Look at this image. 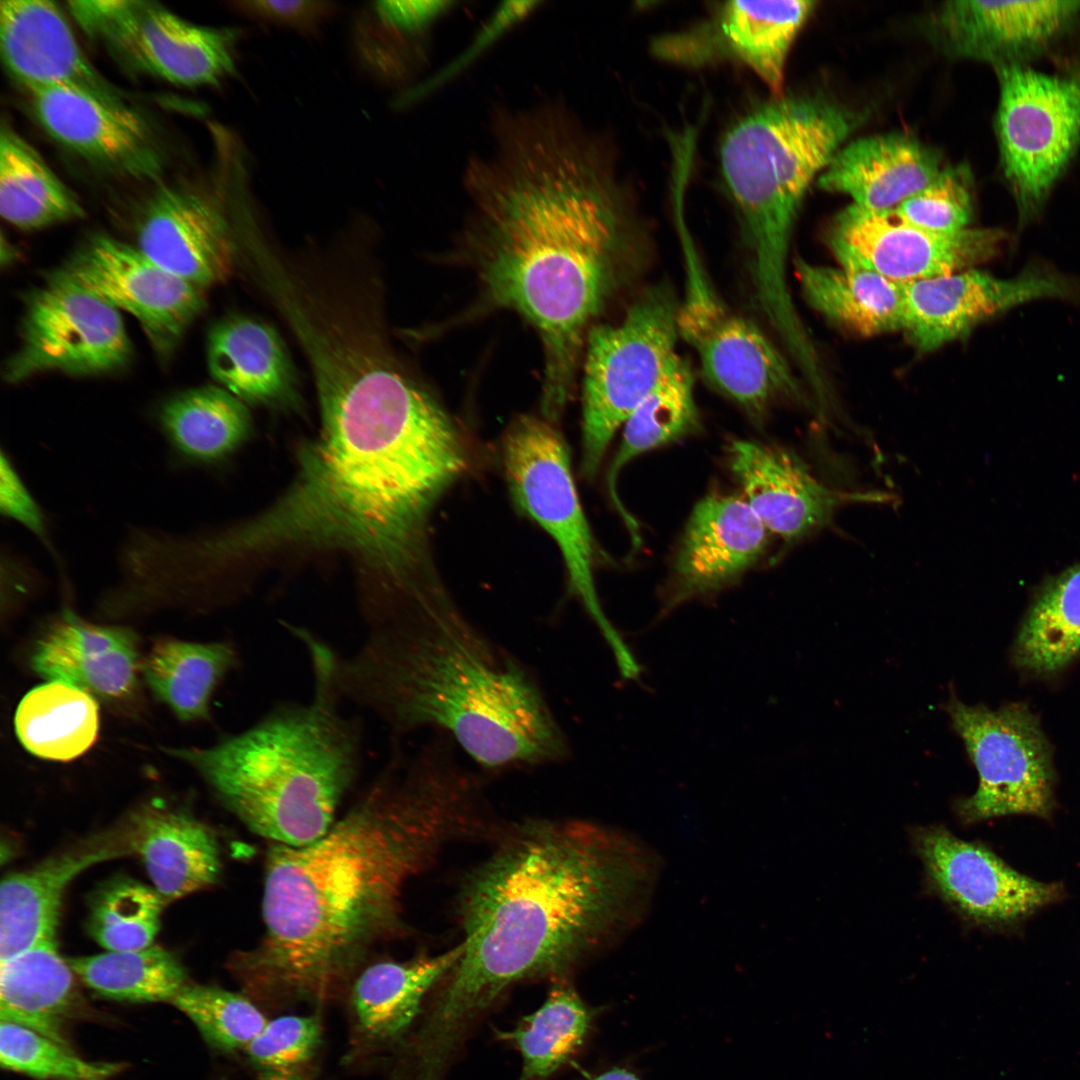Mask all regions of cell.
<instances>
[{
    "instance_id": "obj_1",
    "label": "cell",
    "mask_w": 1080,
    "mask_h": 1080,
    "mask_svg": "<svg viewBox=\"0 0 1080 1080\" xmlns=\"http://www.w3.org/2000/svg\"><path fill=\"white\" fill-rule=\"evenodd\" d=\"M315 376L318 436L296 479L250 521L211 532L222 566L288 547H334L370 567L364 607L384 612L445 583L429 542L432 512L467 470L466 442L446 411L376 347L338 325L303 341Z\"/></svg>"
},
{
    "instance_id": "obj_2",
    "label": "cell",
    "mask_w": 1080,
    "mask_h": 1080,
    "mask_svg": "<svg viewBox=\"0 0 1080 1080\" xmlns=\"http://www.w3.org/2000/svg\"><path fill=\"white\" fill-rule=\"evenodd\" d=\"M476 776L434 738L393 755L363 797L316 840L274 843L265 862L264 934L228 968L260 1007L346 996L377 944L403 930L402 896L451 840L485 824Z\"/></svg>"
},
{
    "instance_id": "obj_3",
    "label": "cell",
    "mask_w": 1080,
    "mask_h": 1080,
    "mask_svg": "<svg viewBox=\"0 0 1080 1080\" xmlns=\"http://www.w3.org/2000/svg\"><path fill=\"white\" fill-rule=\"evenodd\" d=\"M491 124L492 152L464 172L477 272L495 305L538 331L555 420L587 328L640 264L641 230L609 151L566 104L499 108Z\"/></svg>"
},
{
    "instance_id": "obj_4",
    "label": "cell",
    "mask_w": 1080,
    "mask_h": 1080,
    "mask_svg": "<svg viewBox=\"0 0 1080 1080\" xmlns=\"http://www.w3.org/2000/svg\"><path fill=\"white\" fill-rule=\"evenodd\" d=\"M655 875L647 851L576 819L527 820L504 833L464 882L465 951L419 1033L446 1059L474 1018L511 984L564 979L639 920Z\"/></svg>"
},
{
    "instance_id": "obj_5",
    "label": "cell",
    "mask_w": 1080,
    "mask_h": 1080,
    "mask_svg": "<svg viewBox=\"0 0 1080 1080\" xmlns=\"http://www.w3.org/2000/svg\"><path fill=\"white\" fill-rule=\"evenodd\" d=\"M329 671L342 701L394 736L438 730L487 770L557 763L570 753L534 674L451 594L369 630L349 656L331 648Z\"/></svg>"
},
{
    "instance_id": "obj_6",
    "label": "cell",
    "mask_w": 1080,
    "mask_h": 1080,
    "mask_svg": "<svg viewBox=\"0 0 1080 1080\" xmlns=\"http://www.w3.org/2000/svg\"><path fill=\"white\" fill-rule=\"evenodd\" d=\"M299 641L313 673L307 702L280 705L213 746L172 751L251 831L287 846L306 845L335 822L358 774L362 747L358 723L341 712L329 645L310 631Z\"/></svg>"
},
{
    "instance_id": "obj_7",
    "label": "cell",
    "mask_w": 1080,
    "mask_h": 1080,
    "mask_svg": "<svg viewBox=\"0 0 1080 1080\" xmlns=\"http://www.w3.org/2000/svg\"><path fill=\"white\" fill-rule=\"evenodd\" d=\"M679 301L666 284L645 289L616 324L591 327L582 391L581 474L592 478L617 430L676 356Z\"/></svg>"
},
{
    "instance_id": "obj_8",
    "label": "cell",
    "mask_w": 1080,
    "mask_h": 1080,
    "mask_svg": "<svg viewBox=\"0 0 1080 1080\" xmlns=\"http://www.w3.org/2000/svg\"><path fill=\"white\" fill-rule=\"evenodd\" d=\"M865 119L814 94H781L752 105L728 129L731 171L748 195L801 206L815 179Z\"/></svg>"
},
{
    "instance_id": "obj_9",
    "label": "cell",
    "mask_w": 1080,
    "mask_h": 1080,
    "mask_svg": "<svg viewBox=\"0 0 1080 1080\" xmlns=\"http://www.w3.org/2000/svg\"><path fill=\"white\" fill-rule=\"evenodd\" d=\"M502 458L515 503L554 539L566 565L570 592L596 624L615 659H625L631 651L607 619L597 595L593 537L560 433L544 416H519L504 434Z\"/></svg>"
},
{
    "instance_id": "obj_10",
    "label": "cell",
    "mask_w": 1080,
    "mask_h": 1080,
    "mask_svg": "<svg viewBox=\"0 0 1080 1080\" xmlns=\"http://www.w3.org/2000/svg\"><path fill=\"white\" fill-rule=\"evenodd\" d=\"M996 131L1020 225L1033 220L1080 144V75L997 67Z\"/></svg>"
},
{
    "instance_id": "obj_11",
    "label": "cell",
    "mask_w": 1080,
    "mask_h": 1080,
    "mask_svg": "<svg viewBox=\"0 0 1080 1080\" xmlns=\"http://www.w3.org/2000/svg\"><path fill=\"white\" fill-rule=\"evenodd\" d=\"M945 710L979 776L976 792L959 801L961 817L967 822L1015 814L1049 817L1055 805L1052 750L1028 706L1009 703L991 710L951 694Z\"/></svg>"
},
{
    "instance_id": "obj_12",
    "label": "cell",
    "mask_w": 1080,
    "mask_h": 1080,
    "mask_svg": "<svg viewBox=\"0 0 1080 1080\" xmlns=\"http://www.w3.org/2000/svg\"><path fill=\"white\" fill-rule=\"evenodd\" d=\"M682 252L685 289L678 331L696 352L707 382L754 417L781 397H801L784 355L756 324L722 301L695 246Z\"/></svg>"
},
{
    "instance_id": "obj_13",
    "label": "cell",
    "mask_w": 1080,
    "mask_h": 1080,
    "mask_svg": "<svg viewBox=\"0 0 1080 1080\" xmlns=\"http://www.w3.org/2000/svg\"><path fill=\"white\" fill-rule=\"evenodd\" d=\"M68 8L88 36L138 71L188 87L236 73L239 29L195 24L147 1H70Z\"/></svg>"
},
{
    "instance_id": "obj_14",
    "label": "cell",
    "mask_w": 1080,
    "mask_h": 1080,
    "mask_svg": "<svg viewBox=\"0 0 1080 1080\" xmlns=\"http://www.w3.org/2000/svg\"><path fill=\"white\" fill-rule=\"evenodd\" d=\"M131 356L119 310L62 268L27 296L21 342L4 377L17 383L47 371L97 375L124 367Z\"/></svg>"
},
{
    "instance_id": "obj_15",
    "label": "cell",
    "mask_w": 1080,
    "mask_h": 1080,
    "mask_svg": "<svg viewBox=\"0 0 1080 1080\" xmlns=\"http://www.w3.org/2000/svg\"><path fill=\"white\" fill-rule=\"evenodd\" d=\"M904 328L921 352L967 335L985 320L1042 298L1080 300V281L1042 261L1008 279L968 269L902 284Z\"/></svg>"
},
{
    "instance_id": "obj_16",
    "label": "cell",
    "mask_w": 1080,
    "mask_h": 1080,
    "mask_svg": "<svg viewBox=\"0 0 1080 1080\" xmlns=\"http://www.w3.org/2000/svg\"><path fill=\"white\" fill-rule=\"evenodd\" d=\"M237 141L223 142L215 190L160 187L137 224V248L170 273L205 289L232 272L235 242L224 207Z\"/></svg>"
},
{
    "instance_id": "obj_17",
    "label": "cell",
    "mask_w": 1080,
    "mask_h": 1080,
    "mask_svg": "<svg viewBox=\"0 0 1080 1080\" xmlns=\"http://www.w3.org/2000/svg\"><path fill=\"white\" fill-rule=\"evenodd\" d=\"M815 1H726L701 23L657 37L653 53L689 67L721 61L747 66L774 96L784 93L789 51Z\"/></svg>"
},
{
    "instance_id": "obj_18",
    "label": "cell",
    "mask_w": 1080,
    "mask_h": 1080,
    "mask_svg": "<svg viewBox=\"0 0 1080 1080\" xmlns=\"http://www.w3.org/2000/svg\"><path fill=\"white\" fill-rule=\"evenodd\" d=\"M63 269L118 310L133 315L161 355L174 349L206 304L204 289L107 235L91 237Z\"/></svg>"
},
{
    "instance_id": "obj_19",
    "label": "cell",
    "mask_w": 1080,
    "mask_h": 1080,
    "mask_svg": "<svg viewBox=\"0 0 1080 1080\" xmlns=\"http://www.w3.org/2000/svg\"><path fill=\"white\" fill-rule=\"evenodd\" d=\"M915 844L935 890L974 923L1012 927L1063 896L1061 884L1030 878L943 827L920 829Z\"/></svg>"
},
{
    "instance_id": "obj_20",
    "label": "cell",
    "mask_w": 1080,
    "mask_h": 1080,
    "mask_svg": "<svg viewBox=\"0 0 1080 1080\" xmlns=\"http://www.w3.org/2000/svg\"><path fill=\"white\" fill-rule=\"evenodd\" d=\"M727 456L744 500L768 532L786 544L826 527L843 507L895 500L885 491L831 488L820 482L798 456L777 445L733 440Z\"/></svg>"
},
{
    "instance_id": "obj_21",
    "label": "cell",
    "mask_w": 1080,
    "mask_h": 1080,
    "mask_svg": "<svg viewBox=\"0 0 1080 1080\" xmlns=\"http://www.w3.org/2000/svg\"><path fill=\"white\" fill-rule=\"evenodd\" d=\"M830 237L899 284L972 269L999 254L1008 240L1007 233L993 228L936 234L902 221L893 210L870 211L853 203L834 218Z\"/></svg>"
},
{
    "instance_id": "obj_22",
    "label": "cell",
    "mask_w": 1080,
    "mask_h": 1080,
    "mask_svg": "<svg viewBox=\"0 0 1080 1080\" xmlns=\"http://www.w3.org/2000/svg\"><path fill=\"white\" fill-rule=\"evenodd\" d=\"M34 114L59 144L89 163L139 180L157 178L163 154L146 120L125 101L70 86L29 92Z\"/></svg>"
},
{
    "instance_id": "obj_23",
    "label": "cell",
    "mask_w": 1080,
    "mask_h": 1080,
    "mask_svg": "<svg viewBox=\"0 0 1080 1080\" xmlns=\"http://www.w3.org/2000/svg\"><path fill=\"white\" fill-rule=\"evenodd\" d=\"M767 536L744 499L710 495L699 501L684 531L659 618L736 582L763 554Z\"/></svg>"
},
{
    "instance_id": "obj_24",
    "label": "cell",
    "mask_w": 1080,
    "mask_h": 1080,
    "mask_svg": "<svg viewBox=\"0 0 1080 1080\" xmlns=\"http://www.w3.org/2000/svg\"><path fill=\"white\" fill-rule=\"evenodd\" d=\"M465 948L462 941L434 956L382 961L361 969L346 994V1063H376L394 1048L416 1019L425 995L452 970Z\"/></svg>"
},
{
    "instance_id": "obj_25",
    "label": "cell",
    "mask_w": 1080,
    "mask_h": 1080,
    "mask_svg": "<svg viewBox=\"0 0 1080 1080\" xmlns=\"http://www.w3.org/2000/svg\"><path fill=\"white\" fill-rule=\"evenodd\" d=\"M127 821L80 840L30 869L10 873L0 889V962L56 940L64 892L82 871L132 855Z\"/></svg>"
},
{
    "instance_id": "obj_26",
    "label": "cell",
    "mask_w": 1080,
    "mask_h": 1080,
    "mask_svg": "<svg viewBox=\"0 0 1080 1080\" xmlns=\"http://www.w3.org/2000/svg\"><path fill=\"white\" fill-rule=\"evenodd\" d=\"M1079 12V1H947L931 31L948 54L998 67L1046 46Z\"/></svg>"
},
{
    "instance_id": "obj_27",
    "label": "cell",
    "mask_w": 1080,
    "mask_h": 1080,
    "mask_svg": "<svg viewBox=\"0 0 1080 1080\" xmlns=\"http://www.w3.org/2000/svg\"><path fill=\"white\" fill-rule=\"evenodd\" d=\"M32 668L49 681L73 685L107 704L137 696L142 671L135 635L84 621L65 610L38 641Z\"/></svg>"
},
{
    "instance_id": "obj_28",
    "label": "cell",
    "mask_w": 1080,
    "mask_h": 1080,
    "mask_svg": "<svg viewBox=\"0 0 1080 1080\" xmlns=\"http://www.w3.org/2000/svg\"><path fill=\"white\" fill-rule=\"evenodd\" d=\"M0 51L9 74L28 92L63 85L124 101L83 54L54 2L2 0Z\"/></svg>"
},
{
    "instance_id": "obj_29",
    "label": "cell",
    "mask_w": 1080,
    "mask_h": 1080,
    "mask_svg": "<svg viewBox=\"0 0 1080 1080\" xmlns=\"http://www.w3.org/2000/svg\"><path fill=\"white\" fill-rule=\"evenodd\" d=\"M932 147L906 133L856 139L843 146L820 174L825 191L849 196L870 211H891L927 186L940 172Z\"/></svg>"
},
{
    "instance_id": "obj_30",
    "label": "cell",
    "mask_w": 1080,
    "mask_h": 1080,
    "mask_svg": "<svg viewBox=\"0 0 1080 1080\" xmlns=\"http://www.w3.org/2000/svg\"><path fill=\"white\" fill-rule=\"evenodd\" d=\"M839 267L811 264L797 257L796 276L808 303L818 312L861 335L904 328L902 284L863 263L841 241L830 237Z\"/></svg>"
},
{
    "instance_id": "obj_31",
    "label": "cell",
    "mask_w": 1080,
    "mask_h": 1080,
    "mask_svg": "<svg viewBox=\"0 0 1080 1080\" xmlns=\"http://www.w3.org/2000/svg\"><path fill=\"white\" fill-rule=\"evenodd\" d=\"M1 1020L26 1026L71 1047L69 1031L89 1015L75 973L56 940L39 943L0 962Z\"/></svg>"
},
{
    "instance_id": "obj_32",
    "label": "cell",
    "mask_w": 1080,
    "mask_h": 1080,
    "mask_svg": "<svg viewBox=\"0 0 1080 1080\" xmlns=\"http://www.w3.org/2000/svg\"><path fill=\"white\" fill-rule=\"evenodd\" d=\"M133 854L143 861L153 888L168 902L214 884L220 855L214 835L185 813L143 808L127 819Z\"/></svg>"
},
{
    "instance_id": "obj_33",
    "label": "cell",
    "mask_w": 1080,
    "mask_h": 1080,
    "mask_svg": "<svg viewBox=\"0 0 1080 1080\" xmlns=\"http://www.w3.org/2000/svg\"><path fill=\"white\" fill-rule=\"evenodd\" d=\"M207 363L215 381L243 402L280 403L294 393L287 350L261 320L234 315L219 321L208 336Z\"/></svg>"
},
{
    "instance_id": "obj_34",
    "label": "cell",
    "mask_w": 1080,
    "mask_h": 1080,
    "mask_svg": "<svg viewBox=\"0 0 1080 1080\" xmlns=\"http://www.w3.org/2000/svg\"><path fill=\"white\" fill-rule=\"evenodd\" d=\"M157 422L170 455L183 466L224 460L247 439L251 429L245 403L214 385L173 395L159 408Z\"/></svg>"
},
{
    "instance_id": "obj_35",
    "label": "cell",
    "mask_w": 1080,
    "mask_h": 1080,
    "mask_svg": "<svg viewBox=\"0 0 1080 1080\" xmlns=\"http://www.w3.org/2000/svg\"><path fill=\"white\" fill-rule=\"evenodd\" d=\"M694 387L693 369L689 361L677 353L623 424L622 439L608 471L607 485L610 498L633 541L639 540L638 526L618 497V475L638 455L697 430L700 417Z\"/></svg>"
},
{
    "instance_id": "obj_36",
    "label": "cell",
    "mask_w": 1080,
    "mask_h": 1080,
    "mask_svg": "<svg viewBox=\"0 0 1080 1080\" xmlns=\"http://www.w3.org/2000/svg\"><path fill=\"white\" fill-rule=\"evenodd\" d=\"M238 664L239 653L231 642L165 639L154 644L142 673L154 695L180 720L198 721L209 718L216 688Z\"/></svg>"
},
{
    "instance_id": "obj_37",
    "label": "cell",
    "mask_w": 1080,
    "mask_h": 1080,
    "mask_svg": "<svg viewBox=\"0 0 1080 1080\" xmlns=\"http://www.w3.org/2000/svg\"><path fill=\"white\" fill-rule=\"evenodd\" d=\"M0 213L22 230L84 216L78 197L8 122L0 130Z\"/></svg>"
},
{
    "instance_id": "obj_38",
    "label": "cell",
    "mask_w": 1080,
    "mask_h": 1080,
    "mask_svg": "<svg viewBox=\"0 0 1080 1080\" xmlns=\"http://www.w3.org/2000/svg\"><path fill=\"white\" fill-rule=\"evenodd\" d=\"M456 6L446 0L373 2L357 27L361 57L378 75L404 81L424 62L432 29Z\"/></svg>"
},
{
    "instance_id": "obj_39",
    "label": "cell",
    "mask_w": 1080,
    "mask_h": 1080,
    "mask_svg": "<svg viewBox=\"0 0 1080 1080\" xmlns=\"http://www.w3.org/2000/svg\"><path fill=\"white\" fill-rule=\"evenodd\" d=\"M15 730L33 755L68 761L85 753L99 730L98 704L89 693L49 681L30 690L15 713Z\"/></svg>"
},
{
    "instance_id": "obj_40",
    "label": "cell",
    "mask_w": 1080,
    "mask_h": 1080,
    "mask_svg": "<svg viewBox=\"0 0 1080 1080\" xmlns=\"http://www.w3.org/2000/svg\"><path fill=\"white\" fill-rule=\"evenodd\" d=\"M1080 654V563L1048 579L1018 631L1013 658L1021 669L1048 675Z\"/></svg>"
},
{
    "instance_id": "obj_41",
    "label": "cell",
    "mask_w": 1080,
    "mask_h": 1080,
    "mask_svg": "<svg viewBox=\"0 0 1080 1080\" xmlns=\"http://www.w3.org/2000/svg\"><path fill=\"white\" fill-rule=\"evenodd\" d=\"M67 961L88 988L103 998L117 1001L172 1002L189 983L177 958L155 945Z\"/></svg>"
},
{
    "instance_id": "obj_42",
    "label": "cell",
    "mask_w": 1080,
    "mask_h": 1080,
    "mask_svg": "<svg viewBox=\"0 0 1080 1080\" xmlns=\"http://www.w3.org/2000/svg\"><path fill=\"white\" fill-rule=\"evenodd\" d=\"M590 1020L574 988L558 980L535 1012L503 1034L521 1053V1080H543L555 1073L583 1043Z\"/></svg>"
},
{
    "instance_id": "obj_43",
    "label": "cell",
    "mask_w": 1080,
    "mask_h": 1080,
    "mask_svg": "<svg viewBox=\"0 0 1080 1080\" xmlns=\"http://www.w3.org/2000/svg\"><path fill=\"white\" fill-rule=\"evenodd\" d=\"M167 902L152 887L119 877L96 890L90 901L88 930L108 951L152 945Z\"/></svg>"
},
{
    "instance_id": "obj_44",
    "label": "cell",
    "mask_w": 1080,
    "mask_h": 1080,
    "mask_svg": "<svg viewBox=\"0 0 1080 1080\" xmlns=\"http://www.w3.org/2000/svg\"><path fill=\"white\" fill-rule=\"evenodd\" d=\"M319 1014L269 1019L242 1054L254 1080H312L322 1044Z\"/></svg>"
},
{
    "instance_id": "obj_45",
    "label": "cell",
    "mask_w": 1080,
    "mask_h": 1080,
    "mask_svg": "<svg viewBox=\"0 0 1080 1080\" xmlns=\"http://www.w3.org/2000/svg\"><path fill=\"white\" fill-rule=\"evenodd\" d=\"M185 1014L212 1048L242 1053L269 1018L243 992L188 983L171 1002Z\"/></svg>"
},
{
    "instance_id": "obj_46",
    "label": "cell",
    "mask_w": 1080,
    "mask_h": 1080,
    "mask_svg": "<svg viewBox=\"0 0 1080 1080\" xmlns=\"http://www.w3.org/2000/svg\"><path fill=\"white\" fill-rule=\"evenodd\" d=\"M0 1062L7 1070L41 1080H109L123 1064L92 1062L26 1026L1 1020Z\"/></svg>"
},
{
    "instance_id": "obj_47",
    "label": "cell",
    "mask_w": 1080,
    "mask_h": 1080,
    "mask_svg": "<svg viewBox=\"0 0 1080 1080\" xmlns=\"http://www.w3.org/2000/svg\"><path fill=\"white\" fill-rule=\"evenodd\" d=\"M902 221L919 229L953 235L968 229L973 216V181L964 164L943 167L924 188L894 210Z\"/></svg>"
},
{
    "instance_id": "obj_48",
    "label": "cell",
    "mask_w": 1080,
    "mask_h": 1080,
    "mask_svg": "<svg viewBox=\"0 0 1080 1080\" xmlns=\"http://www.w3.org/2000/svg\"><path fill=\"white\" fill-rule=\"evenodd\" d=\"M541 4L540 1L501 3L481 24L465 50L431 76L403 92L396 102L398 107L416 103L459 77L505 35L535 14Z\"/></svg>"
},
{
    "instance_id": "obj_49",
    "label": "cell",
    "mask_w": 1080,
    "mask_h": 1080,
    "mask_svg": "<svg viewBox=\"0 0 1080 1080\" xmlns=\"http://www.w3.org/2000/svg\"><path fill=\"white\" fill-rule=\"evenodd\" d=\"M234 8L248 18L312 34L336 11L329 1L248 0L233 3Z\"/></svg>"
},
{
    "instance_id": "obj_50",
    "label": "cell",
    "mask_w": 1080,
    "mask_h": 1080,
    "mask_svg": "<svg viewBox=\"0 0 1080 1080\" xmlns=\"http://www.w3.org/2000/svg\"><path fill=\"white\" fill-rule=\"evenodd\" d=\"M0 512L51 549L45 514L4 449L0 456Z\"/></svg>"
},
{
    "instance_id": "obj_51",
    "label": "cell",
    "mask_w": 1080,
    "mask_h": 1080,
    "mask_svg": "<svg viewBox=\"0 0 1080 1080\" xmlns=\"http://www.w3.org/2000/svg\"><path fill=\"white\" fill-rule=\"evenodd\" d=\"M593 1080H640L635 1074L625 1069L614 1068L606 1071Z\"/></svg>"
}]
</instances>
